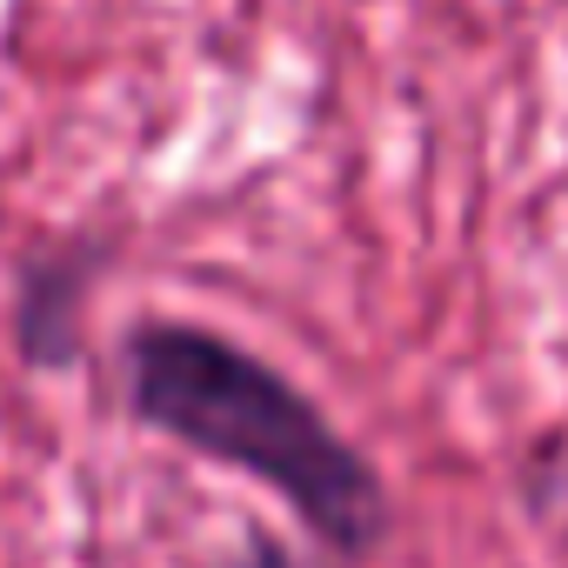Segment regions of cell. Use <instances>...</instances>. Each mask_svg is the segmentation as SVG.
<instances>
[{
	"label": "cell",
	"instance_id": "cell-1",
	"mask_svg": "<svg viewBox=\"0 0 568 568\" xmlns=\"http://www.w3.org/2000/svg\"><path fill=\"white\" fill-rule=\"evenodd\" d=\"M121 388L148 435L267 488L335 561L362 568L388 548V475L267 355L227 342L207 322L148 315L121 335Z\"/></svg>",
	"mask_w": 568,
	"mask_h": 568
},
{
	"label": "cell",
	"instance_id": "cell-2",
	"mask_svg": "<svg viewBox=\"0 0 568 568\" xmlns=\"http://www.w3.org/2000/svg\"><path fill=\"white\" fill-rule=\"evenodd\" d=\"M101 247L94 241H68V247H41L21 261L14 274V355L34 375H68L81 362L88 342V295L101 274Z\"/></svg>",
	"mask_w": 568,
	"mask_h": 568
},
{
	"label": "cell",
	"instance_id": "cell-3",
	"mask_svg": "<svg viewBox=\"0 0 568 568\" xmlns=\"http://www.w3.org/2000/svg\"><path fill=\"white\" fill-rule=\"evenodd\" d=\"M214 568H308V561H302L288 541H281L274 528H247L241 548H234L227 561H214Z\"/></svg>",
	"mask_w": 568,
	"mask_h": 568
}]
</instances>
